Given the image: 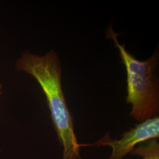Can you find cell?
<instances>
[{"label": "cell", "mask_w": 159, "mask_h": 159, "mask_svg": "<svg viewBox=\"0 0 159 159\" xmlns=\"http://www.w3.org/2000/svg\"><path fill=\"white\" fill-rule=\"evenodd\" d=\"M120 140L112 139L109 134L91 144H80L81 146H110L112 153L108 159H123L134 148L135 146L145 141L157 139L159 137V117L156 116L146 120L121 135Z\"/></svg>", "instance_id": "cell-3"}, {"label": "cell", "mask_w": 159, "mask_h": 159, "mask_svg": "<svg viewBox=\"0 0 159 159\" xmlns=\"http://www.w3.org/2000/svg\"><path fill=\"white\" fill-rule=\"evenodd\" d=\"M16 71L30 75L46 96L53 125L63 148V159H82L80 144L74 131L73 120L68 110L61 84L62 67L56 52L43 56L25 51L15 64Z\"/></svg>", "instance_id": "cell-1"}, {"label": "cell", "mask_w": 159, "mask_h": 159, "mask_svg": "<svg viewBox=\"0 0 159 159\" xmlns=\"http://www.w3.org/2000/svg\"><path fill=\"white\" fill-rule=\"evenodd\" d=\"M2 85L0 83V95L2 94Z\"/></svg>", "instance_id": "cell-5"}, {"label": "cell", "mask_w": 159, "mask_h": 159, "mask_svg": "<svg viewBox=\"0 0 159 159\" xmlns=\"http://www.w3.org/2000/svg\"><path fill=\"white\" fill-rule=\"evenodd\" d=\"M130 154L139 156L142 159H159V142L157 139H152L144 145L140 144L137 148H134Z\"/></svg>", "instance_id": "cell-4"}, {"label": "cell", "mask_w": 159, "mask_h": 159, "mask_svg": "<svg viewBox=\"0 0 159 159\" xmlns=\"http://www.w3.org/2000/svg\"><path fill=\"white\" fill-rule=\"evenodd\" d=\"M119 34L111 25L106 29V38L113 40L127 73L126 103L131 105L130 116L140 122L157 116L159 113V79L155 74L159 63L158 50L151 57L140 61L119 41Z\"/></svg>", "instance_id": "cell-2"}]
</instances>
